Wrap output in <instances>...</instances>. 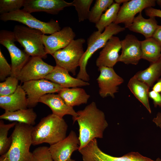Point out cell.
Returning a JSON list of instances; mask_svg holds the SVG:
<instances>
[{
  "label": "cell",
  "mask_w": 161,
  "mask_h": 161,
  "mask_svg": "<svg viewBox=\"0 0 161 161\" xmlns=\"http://www.w3.org/2000/svg\"><path fill=\"white\" fill-rule=\"evenodd\" d=\"M77 113V116L72 119L73 123L77 121L79 126V150L94 139L103 138L108 124L104 113L94 102Z\"/></svg>",
  "instance_id": "cell-1"
},
{
  "label": "cell",
  "mask_w": 161,
  "mask_h": 161,
  "mask_svg": "<svg viewBox=\"0 0 161 161\" xmlns=\"http://www.w3.org/2000/svg\"><path fill=\"white\" fill-rule=\"evenodd\" d=\"M68 125L63 118L50 114L41 119L31 133L32 145L44 143L50 145L62 140L66 137Z\"/></svg>",
  "instance_id": "cell-2"
},
{
  "label": "cell",
  "mask_w": 161,
  "mask_h": 161,
  "mask_svg": "<svg viewBox=\"0 0 161 161\" xmlns=\"http://www.w3.org/2000/svg\"><path fill=\"white\" fill-rule=\"evenodd\" d=\"M125 27L112 23L106 27L103 32L97 31L93 32L87 40V48L81 59L80 70L77 78L87 82L89 76L86 70V66L89 60L98 49L103 47L108 40L114 35L124 31Z\"/></svg>",
  "instance_id": "cell-3"
},
{
  "label": "cell",
  "mask_w": 161,
  "mask_h": 161,
  "mask_svg": "<svg viewBox=\"0 0 161 161\" xmlns=\"http://www.w3.org/2000/svg\"><path fill=\"white\" fill-rule=\"evenodd\" d=\"M33 126L17 123L11 134L12 142L6 152L7 161H30Z\"/></svg>",
  "instance_id": "cell-4"
},
{
  "label": "cell",
  "mask_w": 161,
  "mask_h": 161,
  "mask_svg": "<svg viewBox=\"0 0 161 161\" xmlns=\"http://www.w3.org/2000/svg\"><path fill=\"white\" fill-rule=\"evenodd\" d=\"M16 41L24 48L25 52L31 57L45 58L47 57L40 30L24 25L15 26L13 31Z\"/></svg>",
  "instance_id": "cell-5"
},
{
  "label": "cell",
  "mask_w": 161,
  "mask_h": 161,
  "mask_svg": "<svg viewBox=\"0 0 161 161\" xmlns=\"http://www.w3.org/2000/svg\"><path fill=\"white\" fill-rule=\"evenodd\" d=\"M85 42L83 38L74 39L65 48L55 52L52 55L56 65L75 75L84 52L83 45Z\"/></svg>",
  "instance_id": "cell-6"
},
{
  "label": "cell",
  "mask_w": 161,
  "mask_h": 161,
  "mask_svg": "<svg viewBox=\"0 0 161 161\" xmlns=\"http://www.w3.org/2000/svg\"><path fill=\"white\" fill-rule=\"evenodd\" d=\"M0 19L4 21H13L18 22L29 27L39 30L44 34H51L61 30L57 21L52 19L48 22H43L22 9L1 14Z\"/></svg>",
  "instance_id": "cell-7"
},
{
  "label": "cell",
  "mask_w": 161,
  "mask_h": 161,
  "mask_svg": "<svg viewBox=\"0 0 161 161\" xmlns=\"http://www.w3.org/2000/svg\"><path fill=\"white\" fill-rule=\"evenodd\" d=\"M15 41L13 32L6 30H0V43L7 49L11 58L10 76L17 78L30 57L24 50H21L16 46Z\"/></svg>",
  "instance_id": "cell-8"
},
{
  "label": "cell",
  "mask_w": 161,
  "mask_h": 161,
  "mask_svg": "<svg viewBox=\"0 0 161 161\" xmlns=\"http://www.w3.org/2000/svg\"><path fill=\"white\" fill-rule=\"evenodd\" d=\"M22 87L26 94L28 108L35 107L39 102L40 98L43 95L58 93L63 88L58 84L45 79L25 82Z\"/></svg>",
  "instance_id": "cell-9"
},
{
  "label": "cell",
  "mask_w": 161,
  "mask_h": 161,
  "mask_svg": "<svg viewBox=\"0 0 161 161\" xmlns=\"http://www.w3.org/2000/svg\"><path fill=\"white\" fill-rule=\"evenodd\" d=\"M38 57H30L22 68L17 78L21 83L44 79L54 69L53 66Z\"/></svg>",
  "instance_id": "cell-10"
},
{
  "label": "cell",
  "mask_w": 161,
  "mask_h": 161,
  "mask_svg": "<svg viewBox=\"0 0 161 161\" xmlns=\"http://www.w3.org/2000/svg\"><path fill=\"white\" fill-rule=\"evenodd\" d=\"M156 1L154 0H129L120 7L114 23L117 24L123 23L125 28H128L132 23L137 14L141 12L146 8L154 7Z\"/></svg>",
  "instance_id": "cell-11"
},
{
  "label": "cell",
  "mask_w": 161,
  "mask_h": 161,
  "mask_svg": "<svg viewBox=\"0 0 161 161\" xmlns=\"http://www.w3.org/2000/svg\"><path fill=\"white\" fill-rule=\"evenodd\" d=\"M98 70L100 74L97 80L99 95L103 98L108 96L114 98V94L118 92V86L123 83V79L113 68L102 66L98 68Z\"/></svg>",
  "instance_id": "cell-12"
},
{
  "label": "cell",
  "mask_w": 161,
  "mask_h": 161,
  "mask_svg": "<svg viewBox=\"0 0 161 161\" xmlns=\"http://www.w3.org/2000/svg\"><path fill=\"white\" fill-rule=\"evenodd\" d=\"M79 144L78 137L71 131L64 139L49 147L53 161H67L74 151L78 150Z\"/></svg>",
  "instance_id": "cell-13"
},
{
  "label": "cell",
  "mask_w": 161,
  "mask_h": 161,
  "mask_svg": "<svg viewBox=\"0 0 161 161\" xmlns=\"http://www.w3.org/2000/svg\"><path fill=\"white\" fill-rule=\"evenodd\" d=\"M75 36V33L69 26L49 35L43 34L42 39L46 53L52 55L56 51L68 45Z\"/></svg>",
  "instance_id": "cell-14"
},
{
  "label": "cell",
  "mask_w": 161,
  "mask_h": 161,
  "mask_svg": "<svg viewBox=\"0 0 161 161\" xmlns=\"http://www.w3.org/2000/svg\"><path fill=\"white\" fill-rule=\"evenodd\" d=\"M72 6V2L64 0H25L22 10L30 13L44 12L55 15L64 8Z\"/></svg>",
  "instance_id": "cell-15"
},
{
  "label": "cell",
  "mask_w": 161,
  "mask_h": 161,
  "mask_svg": "<svg viewBox=\"0 0 161 161\" xmlns=\"http://www.w3.org/2000/svg\"><path fill=\"white\" fill-rule=\"evenodd\" d=\"M122 52L118 61L126 64H137L142 59L140 41L132 34L127 35L121 41Z\"/></svg>",
  "instance_id": "cell-16"
},
{
  "label": "cell",
  "mask_w": 161,
  "mask_h": 161,
  "mask_svg": "<svg viewBox=\"0 0 161 161\" xmlns=\"http://www.w3.org/2000/svg\"><path fill=\"white\" fill-rule=\"evenodd\" d=\"M103 48L96 60V66L98 68H113L118 62L119 52L121 49V41L117 37L113 36Z\"/></svg>",
  "instance_id": "cell-17"
},
{
  "label": "cell",
  "mask_w": 161,
  "mask_h": 161,
  "mask_svg": "<svg viewBox=\"0 0 161 161\" xmlns=\"http://www.w3.org/2000/svg\"><path fill=\"white\" fill-rule=\"evenodd\" d=\"M39 102L48 106L52 111V114L61 118L66 115H70L72 117L77 116L78 114L72 107L67 105L58 94L50 93L42 96Z\"/></svg>",
  "instance_id": "cell-18"
},
{
  "label": "cell",
  "mask_w": 161,
  "mask_h": 161,
  "mask_svg": "<svg viewBox=\"0 0 161 161\" xmlns=\"http://www.w3.org/2000/svg\"><path fill=\"white\" fill-rule=\"evenodd\" d=\"M44 79L58 84L63 88L80 87L90 84L87 82L72 77L67 70L56 65Z\"/></svg>",
  "instance_id": "cell-19"
},
{
  "label": "cell",
  "mask_w": 161,
  "mask_h": 161,
  "mask_svg": "<svg viewBox=\"0 0 161 161\" xmlns=\"http://www.w3.org/2000/svg\"><path fill=\"white\" fill-rule=\"evenodd\" d=\"M26 94L22 87L18 85L16 91L10 95L0 96V107L5 111L14 112L27 109Z\"/></svg>",
  "instance_id": "cell-20"
},
{
  "label": "cell",
  "mask_w": 161,
  "mask_h": 161,
  "mask_svg": "<svg viewBox=\"0 0 161 161\" xmlns=\"http://www.w3.org/2000/svg\"><path fill=\"white\" fill-rule=\"evenodd\" d=\"M158 25L155 17H150L146 19L140 12L128 28L131 31L142 34L147 38L152 37Z\"/></svg>",
  "instance_id": "cell-21"
},
{
  "label": "cell",
  "mask_w": 161,
  "mask_h": 161,
  "mask_svg": "<svg viewBox=\"0 0 161 161\" xmlns=\"http://www.w3.org/2000/svg\"><path fill=\"white\" fill-rule=\"evenodd\" d=\"M58 93L67 105L72 107L86 104L90 97L80 87L63 88Z\"/></svg>",
  "instance_id": "cell-22"
},
{
  "label": "cell",
  "mask_w": 161,
  "mask_h": 161,
  "mask_svg": "<svg viewBox=\"0 0 161 161\" xmlns=\"http://www.w3.org/2000/svg\"><path fill=\"white\" fill-rule=\"evenodd\" d=\"M91 159L92 161H156L135 152L128 153L120 157H113L104 153L99 148L94 150Z\"/></svg>",
  "instance_id": "cell-23"
},
{
  "label": "cell",
  "mask_w": 161,
  "mask_h": 161,
  "mask_svg": "<svg viewBox=\"0 0 161 161\" xmlns=\"http://www.w3.org/2000/svg\"><path fill=\"white\" fill-rule=\"evenodd\" d=\"M37 117L33 108H29L14 112L5 111L0 116V119L33 126L35 123Z\"/></svg>",
  "instance_id": "cell-24"
},
{
  "label": "cell",
  "mask_w": 161,
  "mask_h": 161,
  "mask_svg": "<svg viewBox=\"0 0 161 161\" xmlns=\"http://www.w3.org/2000/svg\"><path fill=\"white\" fill-rule=\"evenodd\" d=\"M128 86L135 97L151 113V110L148 100L150 87L146 83L138 79L134 75L129 80Z\"/></svg>",
  "instance_id": "cell-25"
},
{
  "label": "cell",
  "mask_w": 161,
  "mask_h": 161,
  "mask_svg": "<svg viewBox=\"0 0 161 161\" xmlns=\"http://www.w3.org/2000/svg\"><path fill=\"white\" fill-rule=\"evenodd\" d=\"M142 58L152 63L158 61L161 54V44L152 37L140 41Z\"/></svg>",
  "instance_id": "cell-26"
},
{
  "label": "cell",
  "mask_w": 161,
  "mask_h": 161,
  "mask_svg": "<svg viewBox=\"0 0 161 161\" xmlns=\"http://www.w3.org/2000/svg\"><path fill=\"white\" fill-rule=\"evenodd\" d=\"M151 63L147 68L138 72L134 75L137 78L150 87L161 75V59L160 58L157 61Z\"/></svg>",
  "instance_id": "cell-27"
},
{
  "label": "cell",
  "mask_w": 161,
  "mask_h": 161,
  "mask_svg": "<svg viewBox=\"0 0 161 161\" xmlns=\"http://www.w3.org/2000/svg\"><path fill=\"white\" fill-rule=\"evenodd\" d=\"M120 7V4L114 3L103 14L99 21L95 24L98 31L102 32L106 27L115 22Z\"/></svg>",
  "instance_id": "cell-28"
},
{
  "label": "cell",
  "mask_w": 161,
  "mask_h": 161,
  "mask_svg": "<svg viewBox=\"0 0 161 161\" xmlns=\"http://www.w3.org/2000/svg\"><path fill=\"white\" fill-rule=\"evenodd\" d=\"M16 122L5 124L3 121H0V155H1L7 152L11 145L12 137L11 135L7 137L9 130L15 126Z\"/></svg>",
  "instance_id": "cell-29"
},
{
  "label": "cell",
  "mask_w": 161,
  "mask_h": 161,
  "mask_svg": "<svg viewBox=\"0 0 161 161\" xmlns=\"http://www.w3.org/2000/svg\"><path fill=\"white\" fill-rule=\"evenodd\" d=\"M114 3L113 0H96L90 11L88 18L89 21L96 24L99 20L103 12Z\"/></svg>",
  "instance_id": "cell-30"
},
{
  "label": "cell",
  "mask_w": 161,
  "mask_h": 161,
  "mask_svg": "<svg viewBox=\"0 0 161 161\" xmlns=\"http://www.w3.org/2000/svg\"><path fill=\"white\" fill-rule=\"evenodd\" d=\"M93 0H74L72 6H74L77 11L79 22L88 19L90 11V7Z\"/></svg>",
  "instance_id": "cell-31"
},
{
  "label": "cell",
  "mask_w": 161,
  "mask_h": 161,
  "mask_svg": "<svg viewBox=\"0 0 161 161\" xmlns=\"http://www.w3.org/2000/svg\"><path fill=\"white\" fill-rule=\"evenodd\" d=\"M17 78L10 76L0 83V96H7L13 93L18 86Z\"/></svg>",
  "instance_id": "cell-32"
},
{
  "label": "cell",
  "mask_w": 161,
  "mask_h": 161,
  "mask_svg": "<svg viewBox=\"0 0 161 161\" xmlns=\"http://www.w3.org/2000/svg\"><path fill=\"white\" fill-rule=\"evenodd\" d=\"M25 0H0L1 15L20 9L23 7Z\"/></svg>",
  "instance_id": "cell-33"
},
{
  "label": "cell",
  "mask_w": 161,
  "mask_h": 161,
  "mask_svg": "<svg viewBox=\"0 0 161 161\" xmlns=\"http://www.w3.org/2000/svg\"><path fill=\"white\" fill-rule=\"evenodd\" d=\"M30 161H53L49 147H38L32 152Z\"/></svg>",
  "instance_id": "cell-34"
},
{
  "label": "cell",
  "mask_w": 161,
  "mask_h": 161,
  "mask_svg": "<svg viewBox=\"0 0 161 161\" xmlns=\"http://www.w3.org/2000/svg\"><path fill=\"white\" fill-rule=\"evenodd\" d=\"M11 73V66L8 63L0 49V80H4Z\"/></svg>",
  "instance_id": "cell-35"
},
{
  "label": "cell",
  "mask_w": 161,
  "mask_h": 161,
  "mask_svg": "<svg viewBox=\"0 0 161 161\" xmlns=\"http://www.w3.org/2000/svg\"><path fill=\"white\" fill-rule=\"evenodd\" d=\"M148 97L153 100L155 107H161V95L160 93L152 90L149 92Z\"/></svg>",
  "instance_id": "cell-36"
},
{
  "label": "cell",
  "mask_w": 161,
  "mask_h": 161,
  "mask_svg": "<svg viewBox=\"0 0 161 161\" xmlns=\"http://www.w3.org/2000/svg\"><path fill=\"white\" fill-rule=\"evenodd\" d=\"M145 15L150 17H157L161 18V10L149 7L145 9Z\"/></svg>",
  "instance_id": "cell-37"
},
{
  "label": "cell",
  "mask_w": 161,
  "mask_h": 161,
  "mask_svg": "<svg viewBox=\"0 0 161 161\" xmlns=\"http://www.w3.org/2000/svg\"><path fill=\"white\" fill-rule=\"evenodd\" d=\"M152 37L161 44V25H158Z\"/></svg>",
  "instance_id": "cell-38"
},
{
  "label": "cell",
  "mask_w": 161,
  "mask_h": 161,
  "mask_svg": "<svg viewBox=\"0 0 161 161\" xmlns=\"http://www.w3.org/2000/svg\"><path fill=\"white\" fill-rule=\"evenodd\" d=\"M153 122L157 127L161 128V110L157 114L156 117L153 119Z\"/></svg>",
  "instance_id": "cell-39"
},
{
  "label": "cell",
  "mask_w": 161,
  "mask_h": 161,
  "mask_svg": "<svg viewBox=\"0 0 161 161\" xmlns=\"http://www.w3.org/2000/svg\"><path fill=\"white\" fill-rule=\"evenodd\" d=\"M152 89L156 92H161V78L159 79L157 82L153 86Z\"/></svg>",
  "instance_id": "cell-40"
},
{
  "label": "cell",
  "mask_w": 161,
  "mask_h": 161,
  "mask_svg": "<svg viewBox=\"0 0 161 161\" xmlns=\"http://www.w3.org/2000/svg\"><path fill=\"white\" fill-rule=\"evenodd\" d=\"M0 161H7L6 153L1 155L0 157Z\"/></svg>",
  "instance_id": "cell-41"
},
{
  "label": "cell",
  "mask_w": 161,
  "mask_h": 161,
  "mask_svg": "<svg viewBox=\"0 0 161 161\" xmlns=\"http://www.w3.org/2000/svg\"><path fill=\"white\" fill-rule=\"evenodd\" d=\"M129 0H114L115 1V3H117V4H120L121 3H126L128 1H129Z\"/></svg>",
  "instance_id": "cell-42"
},
{
  "label": "cell",
  "mask_w": 161,
  "mask_h": 161,
  "mask_svg": "<svg viewBox=\"0 0 161 161\" xmlns=\"http://www.w3.org/2000/svg\"><path fill=\"white\" fill-rule=\"evenodd\" d=\"M156 3L161 8V0H156Z\"/></svg>",
  "instance_id": "cell-43"
},
{
  "label": "cell",
  "mask_w": 161,
  "mask_h": 161,
  "mask_svg": "<svg viewBox=\"0 0 161 161\" xmlns=\"http://www.w3.org/2000/svg\"><path fill=\"white\" fill-rule=\"evenodd\" d=\"M155 160L156 161H161V159L160 158H158Z\"/></svg>",
  "instance_id": "cell-44"
},
{
  "label": "cell",
  "mask_w": 161,
  "mask_h": 161,
  "mask_svg": "<svg viewBox=\"0 0 161 161\" xmlns=\"http://www.w3.org/2000/svg\"><path fill=\"white\" fill-rule=\"evenodd\" d=\"M67 161H75V160L71 158H70Z\"/></svg>",
  "instance_id": "cell-45"
},
{
  "label": "cell",
  "mask_w": 161,
  "mask_h": 161,
  "mask_svg": "<svg viewBox=\"0 0 161 161\" xmlns=\"http://www.w3.org/2000/svg\"><path fill=\"white\" fill-rule=\"evenodd\" d=\"M160 58L161 59V56H160Z\"/></svg>",
  "instance_id": "cell-46"
}]
</instances>
